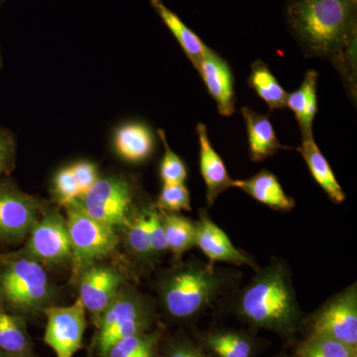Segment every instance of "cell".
<instances>
[{
    "label": "cell",
    "mask_w": 357,
    "mask_h": 357,
    "mask_svg": "<svg viewBox=\"0 0 357 357\" xmlns=\"http://www.w3.org/2000/svg\"><path fill=\"white\" fill-rule=\"evenodd\" d=\"M289 24L307 52L340 63L354 59L356 0H291Z\"/></svg>",
    "instance_id": "1"
},
{
    "label": "cell",
    "mask_w": 357,
    "mask_h": 357,
    "mask_svg": "<svg viewBox=\"0 0 357 357\" xmlns=\"http://www.w3.org/2000/svg\"><path fill=\"white\" fill-rule=\"evenodd\" d=\"M234 304L243 321L281 335L295 332L302 319L290 271L276 258L256 270L255 276L236 294Z\"/></svg>",
    "instance_id": "2"
},
{
    "label": "cell",
    "mask_w": 357,
    "mask_h": 357,
    "mask_svg": "<svg viewBox=\"0 0 357 357\" xmlns=\"http://www.w3.org/2000/svg\"><path fill=\"white\" fill-rule=\"evenodd\" d=\"M234 279V274L213 263L191 260L172 268L160 278V302L170 318L189 321L218 302Z\"/></svg>",
    "instance_id": "3"
},
{
    "label": "cell",
    "mask_w": 357,
    "mask_h": 357,
    "mask_svg": "<svg viewBox=\"0 0 357 357\" xmlns=\"http://www.w3.org/2000/svg\"><path fill=\"white\" fill-rule=\"evenodd\" d=\"M56 297L47 267L24 249L0 253V307L24 317L43 312Z\"/></svg>",
    "instance_id": "4"
},
{
    "label": "cell",
    "mask_w": 357,
    "mask_h": 357,
    "mask_svg": "<svg viewBox=\"0 0 357 357\" xmlns=\"http://www.w3.org/2000/svg\"><path fill=\"white\" fill-rule=\"evenodd\" d=\"M152 303L143 294L123 286L109 306L96 319V349L103 356L123 338L147 333L154 321Z\"/></svg>",
    "instance_id": "5"
},
{
    "label": "cell",
    "mask_w": 357,
    "mask_h": 357,
    "mask_svg": "<svg viewBox=\"0 0 357 357\" xmlns=\"http://www.w3.org/2000/svg\"><path fill=\"white\" fill-rule=\"evenodd\" d=\"M66 222L72 245L73 279L114 252L119 243L117 230L89 217L77 202L66 206Z\"/></svg>",
    "instance_id": "6"
},
{
    "label": "cell",
    "mask_w": 357,
    "mask_h": 357,
    "mask_svg": "<svg viewBox=\"0 0 357 357\" xmlns=\"http://www.w3.org/2000/svg\"><path fill=\"white\" fill-rule=\"evenodd\" d=\"M76 202L89 217L115 230L123 229L139 206L135 183L121 174L100 176L95 185Z\"/></svg>",
    "instance_id": "7"
},
{
    "label": "cell",
    "mask_w": 357,
    "mask_h": 357,
    "mask_svg": "<svg viewBox=\"0 0 357 357\" xmlns=\"http://www.w3.org/2000/svg\"><path fill=\"white\" fill-rule=\"evenodd\" d=\"M44 208L38 199L23 192L9 176L0 178V244L17 245L25 241Z\"/></svg>",
    "instance_id": "8"
},
{
    "label": "cell",
    "mask_w": 357,
    "mask_h": 357,
    "mask_svg": "<svg viewBox=\"0 0 357 357\" xmlns=\"http://www.w3.org/2000/svg\"><path fill=\"white\" fill-rule=\"evenodd\" d=\"M23 248L46 267L72 263V245L66 217L56 208H45L41 218L26 238Z\"/></svg>",
    "instance_id": "9"
},
{
    "label": "cell",
    "mask_w": 357,
    "mask_h": 357,
    "mask_svg": "<svg viewBox=\"0 0 357 357\" xmlns=\"http://www.w3.org/2000/svg\"><path fill=\"white\" fill-rule=\"evenodd\" d=\"M357 345V287L352 284L333 296L311 318V335Z\"/></svg>",
    "instance_id": "10"
},
{
    "label": "cell",
    "mask_w": 357,
    "mask_h": 357,
    "mask_svg": "<svg viewBox=\"0 0 357 357\" xmlns=\"http://www.w3.org/2000/svg\"><path fill=\"white\" fill-rule=\"evenodd\" d=\"M44 342L55 352L56 357H74L83 347L86 328V311L77 299L70 306L46 307Z\"/></svg>",
    "instance_id": "11"
},
{
    "label": "cell",
    "mask_w": 357,
    "mask_h": 357,
    "mask_svg": "<svg viewBox=\"0 0 357 357\" xmlns=\"http://www.w3.org/2000/svg\"><path fill=\"white\" fill-rule=\"evenodd\" d=\"M123 274L107 265H91L77 277L79 297L93 321L109 306L124 285Z\"/></svg>",
    "instance_id": "12"
},
{
    "label": "cell",
    "mask_w": 357,
    "mask_h": 357,
    "mask_svg": "<svg viewBox=\"0 0 357 357\" xmlns=\"http://www.w3.org/2000/svg\"><path fill=\"white\" fill-rule=\"evenodd\" d=\"M196 225V248L208 258L211 263L225 262L236 266H248L257 270V263L248 253L234 245L229 236L213 222L206 211H199Z\"/></svg>",
    "instance_id": "13"
},
{
    "label": "cell",
    "mask_w": 357,
    "mask_h": 357,
    "mask_svg": "<svg viewBox=\"0 0 357 357\" xmlns=\"http://www.w3.org/2000/svg\"><path fill=\"white\" fill-rule=\"evenodd\" d=\"M198 72L217 102L218 112L230 116L236 112V91L234 75L227 61L206 45Z\"/></svg>",
    "instance_id": "14"
},
{
    "label": "cell",
    "mask_w": 357,
    "mask_h": 357,
    "mask_svg": "<svg viewBox=\"0 0 357 357\" xmlns=\"http://www.w3.org/2000/svg\"><path fill=\"white\" fill-rule=\"evenodd\" d=\"M197 134L199 144V170L206 184V203L211 206L222 192L232 188L234 180L230 178L222 157L213 147L204 123L198 124Z\"/></svg>",
    "instance_id": "15"
},
{
    "label": "cell",
    "mask_w": 357,
    "mask_h": 357,
    "mask_svg": "<svg viewBox=\"0 0 357 357\" xmlns=\"http://www.w3.org/2000/svg\"><path fill=\"white\" fill-rule=\"evenodd\" d=\"M112 145L119 158L128 163H142L153 154L154 135L145 124L128 122L115 130Z\"/></svg>",
    "instance_id": "16"
},
{
    "label": "cell",
    "mask_w": 357,
    "mask_h": 357,
    "mask_svg": "<svg viewBox=\"0 0 357 357\" xmlns=\"http://www.w3.org/2000/svg\"><path fill=\"white\" fill-rule=\"evenodd\" d=\"M232 188L241 189L273 210L289 211L295 206L294 199L286 194L278 178L269 171L263 170L245 180H234Z\"/></svg>",
    "instance_id": "17"
},
{
    "label": "cell",
    "mask_w": 357,
    "mask_h": 357,
    "mask_svg": "<svg viewBox=\"0 0 357 357\" xmlns=\"http://www.w3.org/2000/svg\"><path fill=\"white\" fill-rule=\"evenodd\" d=\"M241 114L248 129L249 156L255 162L273 156L281 149H288L277 138L271 121L265 115L257 114L249 107H243Z\"/></svg>",
    "instance_id": "18"
},
{
    "label": "cell",
    "mask_w": 357,
    "mask_h": 357,
    "mask_svg": "<svg viewBox=\"0 0 357 357\" xmlns=\"http://www.w3.org/2000/svg\"><path fill=\"white\" fill-rule=\"evenodd\" d=\"M298 151L306 162L312 178L326 192L328 198L335 204L344 202V190L340 187L337 178H335V173H333L332 167L328 164V160L326 159L317 145L314 136L303 138L302 145L298 148Z\"/></svg>",
    "instance_id": "19"
},
{
    "label": "cell",
    "mask_w": 357,
    "mask_h": 357,
    "mask_svg": "<svg viewBox=\"0 0 357 357\" xmlns=\"http://www.w3.org/2000/svg\"><path fill=\"white\" fill-rule=\"evenodd\" d=\"M318 73L307 70L303 84L297 91L288 93L286 107H290L299 123L302 137H312V123L318 110L317 100Z\"/></svg>",
    "instance_id": "20"
},
{
    "label": "cell",
    "mask_w": 357,
    "mask_h": 357,
    "mask_svg": "<svg viewBox=\"0 0 357 357\" xmlns=\"http://www.w3.org/2000/svg\"><path fill=\"white\" fill-rule=\"evenodd\" d=\"M150 3L181 45L192 66L198 70L206 44L183 22L177 14L166 6L163 0H150Z\"/></svg>",
    "instance_id": "21"
},
{
    "label": "cell",
    "mask_w": 357,
    "mask_h": 357,
    "mask_svg": "<svg viewBox=\"0 0 357 357\" xmlns=\"http://www.w3.org/2000/svg\"><path fill=\"white\" fill-rule=\"evenodd\" d=\"M150 208L151 206H138L123 227L129 251L134 257L144 263L155 261L150 231Z\"/></svg>",
    "instance_id": "22"
},
{
    "label": "cell",
    "mask_w": 357,
    "mask_h": 357,
    "mask_svg": "<svg viewBox=\"0 0 357 357\" xmlns=\"http://www.w3.org/2000/svg\"><path fill=\"white\" fill-rule=\"evenodd\" d=\"M0 351L20 357H29L31 340L24 317L0 307Z\"/></svg>",
    "instance_id": "23"
},
{
    "label": "cell",
    "mask_w": 357,
    "mask_h": 357,
    "mask_svg": "<svg viewBox=\"0 0 357 357\" xmlns=\"http://www.w3.org/2000/svg\"><path fill=\"white\" fill-rule=\"evenodd\" d=\"M204 345L215 357H252L255 342L243 333L218 330L206 333Z\"/></svg>",
    "instance_id": "24"
},
{
    "label": "cell",
    "mask_w": 357,
    "mask_h": 357,
    "mask_svg": "<svg viewBox=\"0 0 357 357\" xmlns=\"http://www.w3.org/2000/svg\"><path fill=\"white\" fill-rule=\"evenodd\" d=\"M159 211V210H158ZM160 211L165 230L167 243L171 252L177 258L192 248H196V225L190 218L178 213Z\"/></svg>",
    "instance_id": "25"
},
{
    "label": "cell",
    "mask_w": 357,
    "mask_h": 357,
    "mask_svg": "<svg viewBox=\"0 0 357 357\" xmlns=\"http://www.w3.org/2000/svg\"><path fill=\"white\" fill-rule=\"evenodd\" d=\"M248 84L264 100L270 110L286 107L288 93L262 61H255L251 66Z\"/></svg>",
    "instance_id": "26"
},
{
    "label": "cell",
    "mask_w": 357,
    "mask_h": 357,
    "mask_svg": "<svg viewBox=\"0 0 357 357\" xmlns=\"http://www.w3.org/2000/svg\"><path fill=\"white\" fill-rule=\"evenodd\" d=\"M159 333H143L115 342L103 357H157Z\"/></svg>",
    "instance_id": "27"
},
{
    "label": "cell",
    "mask_w": 357,
    "mask_h": 357,
    "mask_svg": "<svg viewBox=\"0 0 357 357\" xmlns=\"http://www.w3.org/2000/svg\"><path fill=\"white\" fill-rule=\"evenodd\" d=\"M299 357H354L356 349L332 338L310 335L297 351Z\"/></svg>",
    "instance_id": "28"
},
{
    "label": "cell",
    "mask_w": 357,
    "mask_h": 357,
    "mask_svg": "<svg viewBox=\"0 0 357 357\" xmlns=\"http://www.w3.org/2000/svg\"><path fill=\"white\" fill-rule=\"evenodd\" d=\"M154 206L157 210L166 213L191 211V197L185 183L163 184Z\"/></svg>",
    "instance_id": "29"
},
{
    "label": "cell",
    "mask_w": 357,
    "mask_h": 357,
    "mask_svg": "<svg viewBox=\"0 0 357 357\" xmlns=\"http://www.w3.org/2000/svg\"><path fill=\"white\" fill-rule=\"evenodd\" d=\"M160 139L163 142L165 148L163 159L160 164V178L163 184H175V183H185L188 177L187 167L183 160L169 146L167 142L165 131L158 129L157 131Z\"/></svg>",
    "instance_id": "30"
},
{
    "label": "cell",
    "mask_w": 357,
    "mask_h": 357,
    "mask_svg": "<svg viewBox=\"0 0 357 357\" xmlns=\"http://www.w3.org/2000/svg\"><path fill=\"white\" fill-rule=\"evenodd\" d=\"M52 194L56 203L64 208L81 198L82 192L70 166L60 169L54 176Z\"/></svg>",
    "instance_id": "31"
},
{
    "label": "cell",
    "mask_w": 357,
    "mask_h": 357,
    "mask_svg": "<svg viewBox=\"0 0 357 357\" xmlns=\"http://www.w3.org/2000/svg\"><path fill=\"white\" fill-rule=\"evenodd\" d=\"M17 140L10 129L0 126V178L10 176L16 165Z\"/></svg>",
    "instance_id": "32"
},
{
    "label": "cell",
    "mask_w": 357,
    "mask_h": 357,
    "mask_svg": "<svg viewBox=\"0 0 357 357\" xmlns=\"http://www.w3.org/2000/svg\"><path fill=\"white\" fill-rule=\"evenodd\" d=\"M150 231H151L152 251L155 259L169 250L165 230L162 223L160 211L151 206L149 211Z\"/></svg>",
    "instance_id": "33"
},
{
    "label": "cell",
    "mask_w": 357,
    "mask_h": 357,
    "mask_svg": "<svg viewBox=\"0 0 357 357\" xmlns=\"http://www.w3.org/2000/svg\"><path fill=\"white\" fill-rule=\"evenodd\" d=\"M70 169H72V172L74 174L75 178H76L82 196L86 194L100 178L98 168L91 162L79 161L73 164Z\"/></svg>",
    "instance_id": "34"
},
{
    "label": "cell",
    "mask_w": 357,
    "mask_h": 357,
    "mask_svg": "<svg viewBox=\"0 0 357 357\" xmlns=\"http://www.w3.org/2000/svg\"><path fill=\"white\" fill-rule=\"evenodd\" d=\"M167 357H208L201 349L185 340L174 342L168 349Z\"/></svg>",
    "instance_id": "35"
},
{
    "label": "cell",
    "mask_w": 357,
    "mask_h": 357,
    "mask_svg": "<svg viewBox=\"0 0 357 357\" xmlns=\"http://www.w3.org/2000/svg\"><path fill=\"white\" fill-rule=\"evenodd\" d=\"M3 53H2L1 45H0V70H1L2 68H3Z\"/></svg>",
    "instance_id": "36"
},
{
    "label": "cell",
    "mask_w": 357,
    "mask_h": 357,
    "mask_svg": "<svg viewBox=\"0 0 357 357\" xmlns=\"http://www.w3.org/2000/svg\"><path fill=\"white\" fill-rule=\"evenodd\" d=\"M0 357H20V356H13V354H7V352L0 351Z\"/></svg>",
    "instance_id": "37"
},
{
    "label": "cell",
    "mask_w": 357,
    "mask_h": 357,
    "mask_svg": "<svg viewBox=\"0 0 357 357\" xmlns=\"http://www.w3.org/2000/svg\"><path fill=\"white\" fill-rule=\"evenodd\" d=\"M6 1V0H0V7H1L2 4H3V2Z\"/></svg>",
    "instance_id": "38"
},
{
    "label": "cell",
    "mask_w": 357,
    "mask_h": 357,
    "mask_svg": "<svg viewBox=\"0 0 357 357\" xmlns=\"http://www.w3.org/2000/svg\"><path fill=\"white\" fill-rule=\"evenodd\" d=\"M354 357H357L356 356H354Z\"/></svg>",
    "instance_id": "39"
}]
</instances>
